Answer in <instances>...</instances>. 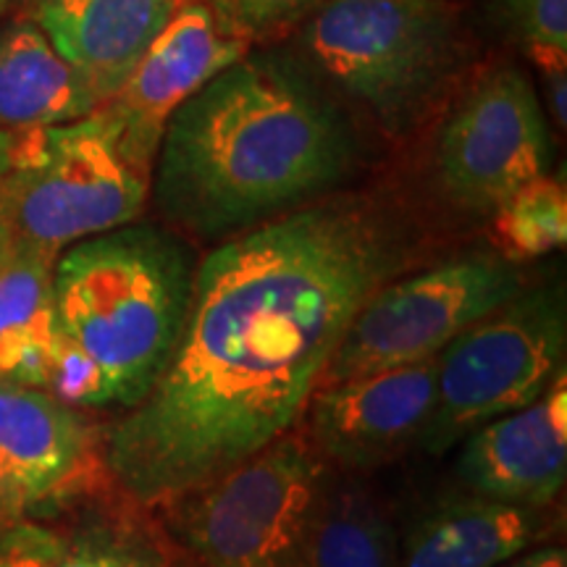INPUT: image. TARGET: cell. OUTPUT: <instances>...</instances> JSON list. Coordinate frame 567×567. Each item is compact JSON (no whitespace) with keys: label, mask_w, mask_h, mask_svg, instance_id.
Returning <instances> with one entry per match:
<instances>
[{"label":"cell","mask_w":567,"mask_h":567,"mask_svg":"<svg viewBox=\"0 0 567 567\" xmlns=\"http://www.w3.org/2000/svg\"><path fill=\"white\" fill-rule=\"evenodd\" d=\"M3 184H6V145H3V132H0V218H3Z\"/></svg>","instance_id":"4316f807"},{"label":"cell","mask_w":567,"mask_h":567,"mask_svg":"<svg viewBox=\"0 0 567 567\" xmlns=\"http://www.w3.org/2000/svg\"><path fill=\"white\" fill-rule=\"evenodd\" d=\"M6 6H9V0H0V13L6 11Z\"/></svg>","instance_id":"83f0119b"},{"label":"cell","mask_w":567,"mask_h":567,"mask_svg":"<svg viewBox=\"0 0 567 567\" xmlns=\"http://www.w3.org/2000/svg\"><path fill=\"white\" fill-rule=\"evenodd\" d=\"M193 284L187 245L155 224H126L59 255V331L95 360L116 408L140 405L172 363Z\"/></svg>","instance_id":"3957f363"},{"label":"cell","mask_w":567,"mask_h":567,"mask_svg":"<svg viewBox=\"0 0 567 567\" xmlns=\"http://www.w3.org/2000/svg\"><path fill=\"white\" fill-rule=\"evenodd\" d=\"M494 229L507 260L538 258L563 250L567 239V195L551 176H538L502 203L494 213Z\"/></svg>","instance_id":"d6986e66"},{"label":"cell","mask_w":567,"mask_h":567,"mask_svg":"<svg viewBox=\"0 0 567 567\" xmlns=\"http://www.w3.org/2000/svg\"><path fill=\"white\" fill-rule=\"evenodd\" d=\"M544 76H547V87H549V103H551V116L559 130H565V118H567V97H565V63H544Z\"/></svg>","instance_id":"d4e9b609"},{"label":"cell","mask_w":567,"mask_h":567,"mask_svg":"<svg viewBox=\"0 0 567 567\" xmlns=\"http://www.w3.org/2000/svg\"><path fill=\"white\" fill-rule=\"evenodd\" d=\"M27 3H30V6H32V9H34V6H38V3H40V0H27Z\"/></svg>","instance_id":"f1b7e54d"},{"label":"cell","mask_w":567,"mask_h":567,"mask_svg":"<svg viewBox=\"0 0 567 567\" xmlns=\"http://www.w3.org/2000/svg\"><path fill=\"white\" fill-rule=\"evenodd\" d=\"M45 392L61 400L63 405L76 410H101L113 408L109 381L95 360L82 347H76L69 337L59 331L55 342L51 373H48Z\"/></svg>","instance_id":"44dd1931"},{"label":"cell","mask_w":567,"mask_h":567,"mask_svg":"<svg viewBox=\"0 0 567 567\" xmlns=\"http://www.w3.org/2000/svg\"><path fill=\"white\" fill-rule=\"evenodd\" d=\"M436 405V358L321 384L310 396L308 442L331 467L365 473L421 442Z\"/></svg>","instance_id":"7c38bea8"},{"label":"cell","mask_w":567,"mask_h":567,"mask_svg":"<svg viewBox=\"0 0 567 567\" xmlns=\"http://www.w3.org/2000/svg\"><path fill=\"white\" fill-rule=\"evenodd\" d=\"M179 6L182 0H40L32 11L103 105Z\"/></svg>","instance_id":"5bb4252c"},{"label":"cell","mask_w":567,"mask_h":567,"mask_svg":"<svg viewBox=\"0 0 567 567\" xmlns=\"http://www.w3.org/2000/svg\"><path fill=\"white\" fill-rule=\"evenodd\" d=\"M331 476L308 436L292 429L158 507L200 567H297Z\"/></svg>","instance_id":"5b68a950"},{"label":"cell","mask_w":567,"mask_h":567,"mask_svg":"<svg viewBox=\"0 0 567 567\" xmlns=\"http://www.w3.org/2000/svg\"><path fill=\"white\" fill-rule=\"evenodd\" d=\"M297 567H400V538L379 496L331 476Z\"/></svg>","instance_id":"ac0fdd59"},{"label":"cell","mask_w":567,"mask_h":567,"mask_svg":"<svg viewBox=\"0 0 567 567\" xmlns=\"http://www.w3.org/2000/svg\"><path fill=\"white\" fill-rule=\"evenodd\" d=\"M63 534L38 520L0 528V567H51L59 557Z\"/></svg>","instance_id":"cb8c5ba5"},{"label":"cell","mask_w":567,"mask_h":567,"mask_svg":"<svg viewBox=\"0 0 567 567\" xmlns=\"http://www.w3.org/2000/svg\"><path fill=\"white\" fill-rule=\"evenodd\" d=\"M101 109L82 74L34 19L0 32V132L42 130Z\"/></svg>","instance_id":"2e32d148"},{"label":"cell","mask_w":567,"mask_h":567,"mask_svg":"<svg viewBox=\"0 0 567 567\" xmlns=\"http://www.w3.org/2000/svg\"><path fill=\"white\" fill-rule=\"evenodd\" d=\"M316 0H208V9L226 38L250 45L281 27L292 24Z\"/></svg>","instance_id":"603a6c76"},{"label":"cell","mask_w":567,"mask_h":567,"mask_svg":"<svg viewBox=\"0 0 567 567\" xmlns=\"http://www.w3.org/2000/svg\"><path fill=\"white\" fill-rule=\"evenodd\" d=\"M352 158L342 111L300 63L243 55L174 113L151 193L176 229L226 237L318 200Z\"/></svg>","instance_id":"7a4b0ae2"},{"label":"cell","mask_w":567,"mask_h":567,"mask_svg":"<svg viewBox=\"0 0 567 567\" xmlns=\"http://www.w3.org/2000/svg\"><path fill=\"white\" fill-rule=\"evenodd\" d=\"M567 310L559 287H523L436 354V405L421 444L444 455L496 417L530 405L565 373Z\"/></svg>","instance_id":"52a82bcc"},{"label":"cell","mask_w":567,"mask_h":567,"mask_svg":"<svg viewBox=\"0 0 567 567\" xmlns=\"http://www.w3.org/2000/svg\"><path fill=\"white\" fill-rule=\"evenodd\" d=\"M410 260L405 221L365 195L318 197L213 250L172 363L105 431L111 484L158 507L292 431L354 316Z\"/></svg>","instance_id":"6da1fadb"},{"label":"cell","mask_w":567,"mask_h":567,"mask_svg":"<svg viewBox=\"0 0 567 567\" xmlns=\"http://www.w3.org/2000/svg\"><path fill=\"white\" fill-rule=\"evenodd\" d=\"M51 567H168L158 538L132 517H97L63 534Z\"/></svg>","instance_id":"ffe728a7"},{"label":"cell","mask_w":567,"mask_h":567,"mask_svg":"<svg viewBox=\"0 0 567 567\" xmlns=\"http://www.w3.org/2000/svg\"><path fill=\"white\" fill-rule=\"evenodd\" d=\"M457 476L467 492L520 507H549L567 478L565 373L530 405L465 436Z\"/></svg>","instance_id":"4fadbf2b"},{"label":"cell","mask_w":567,"mask_h":567,"mask_svg":"<svg viewBox=\"0 0 567 567\" xmlns=\"http://www.w3.org/2000/svg\"><path fill=\"white\" fill-rule=\"evenodd\" d=\"M523 287L517 266L496 252L460 255L421 274L396 276L354 316L321 384L436 358Z\"/></svg>","instance_id":"ba28073f"},{"label":"cell","mask_w":567,"mask_h":567,"mask_svg":"<svg viewBox=\"0 0 567 567\" xmlns=\"http://www.w3.org/2000/svg\"><path fill=\"white\" fill-rule=\"evenodd\" d=\"M499 567H567V551L565 547H557V544H551V547L530 549V551L526 549L517 557L507 559V563Z\"/></svg>","instance_id":"484cf974"},{"label":"cell","mask_w":567,"mask_h":567,"mask_svg":"<svg viewBox=\"0 0 567 567\" xmlns=\"http://www.w3.org/2000/svg\"><path fill=\"white\" fill-rule=\"evenodd\" d=\"M538 66L567 59V0H496Z\"/></svg>","instance_id":"7402d4cb"},{"label":"cell","mask_w":567,"mask_h":567,"mask_svg":"<svg viewBox=\"0 0 567 567\" xmlns=\"http://www.w3.org/2000/svg\"><path fill=\"white\" fill-rule=\"evenodd\" d=\"M302 45L344 95L400 130L455 69L457 17L446 0H329Z\"/></svg>","instance_id":"8992f818"},{"label":"cell","mask_w":567,"mask_h":567,"mask_svg":"<svg viewBox=\"0 0 567 567\" xmlns=\"http://www.w3.org/2000/svg\"><path fill=\"white\" fill-rule=\"evenodd\" d=\"M544 507L455 494L425 509L400 542V567H499L549 534Z\"/></svg>","instance_id":"9a60e30c"},{"label":"cell","mask_w":567,"mask_h":567,"mask_svg":"<svg viewBox=\"0 0 567 567\" xmlns=\"http://www.w3.org/2000/svg\"><path fill=\"white\" fill-rule=\"evenodd\" d=\"M3 145L0 255L30 250L59 260L71 245L137 221L151 197V176L124 158L103 111L3 132Z\"/></svg>","instance_id":"277c9868"},{"label":"cell","mask_w":567,"mask_h":567,"mask_svg":"<svg viewBox=\"0 0 567 567\" xmlns=\"http://www.w3.org/2000/svg\"><path fill=\"white\" fill-rule=\"evenodd\" d=\"M103 450L84 410L0 379V528L95 492L109 478Z\"/></svg>","instance_id":"30bf717a"},{"label":"cell","mask_w":567,"mask_h":567,"mask_svg":"<svg viewBox=\"0 0 567 567\" xmlns=\"http://www.w3.org/2000/svg\"><path fill=\"white\" fill-rule=\"evenodd\" d=\"M247 42L218 30L208 3L182 0L122 87L97 109L113 124L124 158L137 172L153 176L155 155L174 113L213 76L247 55Z\"/></svg>","instance_id":"8fae6325"},{"label":"cell","mask_w":567,"mask_h":567,"mask_svg":"<svg viewBox=\"0 0 567 567\" xmlns=\"http://www.w3.org/2000/svg\"><path fill=\"white\" fill-rule=\"evenodd\" d=\"M551 137L534 84L520 69H488L463 92L442 126L436 176L463 210L496 213L547 174Z\"/></svg>","instance_id":"9c48e42d"},{"label":"cell","mask_w":567,"mask_h":567,"mask_svg":"<svg viewBox=\"0 0 567 567\" xmlns=\"http://www.w3.org/2000/svg\"><path fill=\"white\" fill-rule=\"evenodd\" d=\"M55 260L30 250L0 255V379L45 389L59 316L53 292Z\"/></svg>","instance_id":"e0dca14e"}]
</instances>
